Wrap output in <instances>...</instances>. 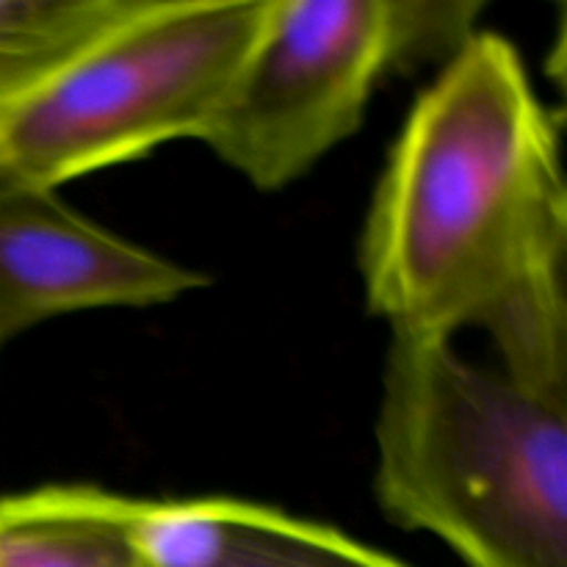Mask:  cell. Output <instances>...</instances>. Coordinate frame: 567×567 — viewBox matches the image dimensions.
<instances>
[{"mask_svg":"<svg viewBox=\"0 0 567 567\" xmlns=\"http://www.w3.org/2000/svg\"><path fill=\"white\" fill-rule=\"evenodd\" d=\"M567 194L557 127L518 50L474 33L415 100L365 221L360 266L399 336L491 332L504 374L567 399Z\"/></svg>","mask_w":567,"mask_h":567,"instance_id":"obj_1","label":"cell"},{"mask_svg":"<svg viewBox=\"0 0 567 567\" xmlns=\"http://www.w3.org/2000/svg\"><path fill=\"white\" fill-rule=\"evenodd\" d=\"M377 496L468 567H567V402L393 332Z\"/></svg>","mask_w":567,"mask_h":567,"instance_id":"obj_2","label":"cell"},{"mask_svg":"<svg viewBox=\"0 0 567 567\" xmlns=\"http://www.w3.org/2000/svg\"><path fill=\"white\" fill-rule=\"evenodd\" d=\"M271 0H142L61 70L0 109V181L72 177L199 138Z\"/></svg>","mask_w":567,"mask_h":567,"instance_id":"obj_3","label":"cell"},{"mask_svg":"<svg viewBox=\"0 0 567 567\" xmlns=\"http://www.w3.org/2000/svg\"><path fill=\"white\" fill-rule=\"evenodd\" d=\"M480 3L271 0L203 142L258 188L297 181L363 120L393 66L446 61L474 37Z\"/></svg>","mask_w":567,"mask_h":567,"instance_id":"obj_4","label":"cell"},{"mask_svg":"<svg viewBox=\"0 0 567 567\" xmlns=\"http://www.w3.org/2000/svg\"><path fill=\"white\" fill-rule=\"evenodd\" d=\"M205 282L75 214L55 188L0 181V343L53 316L150 308Z\"/></svg>","mask_w":567,"mask_h":567,"instance_id":"obj_5","label":"cell"},{"mask_svg":"<svg viewBox=\"0 0 567 567\" xmlns=\"http://www.w3.org/2000/svg\"><path fill=\"white\" fill-rule=\"evenodd\" d=\"M147 502L44 487L0 498V567H144Z\"/></svg>","mask_w":567,"mask_h":567,"instance_id":"obj_6","label":"cell"},{"mask_svg":"<svg viewBox=\"0 0 567 567\" xmlns=\"http://www.w3.org/2000/svg\"><path fill=\"white\" fill-rule=\"evenodd\" d=\"M142 0H0V109L25 97Z\"/></svg>","mask_w":567,"mask_h":567,"instance_id":"obj_7","label":"cell"},{"mask_svg":"<svg viewBox=\"0 0 567 567\" xmlns=\"http://www.w3.org/2000/svg\"><path fill=\"white\" fill-rule=\"evenodd\" d=\"M214 540L203 567H404L330 529L260 504L210 498Z\"/></svg>","mask_w":567,"mask_h":567,"instance_id":"obj_8","label":"cell"}]
</instances>
